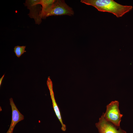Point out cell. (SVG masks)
<instances>
[{
  "instance_id": "obj_10",
  "label": "cell",
  "mask_w": 133,
  "mask_h": 133,
  "mask_svg": "<svg viewBox=\"0 0 133 133\" xmlns=\"http://www.w3.org/2000/svg\"><path fill=\"white\" fill-rule=\"evenodd\" d=\"M4 75H5V74H4L0 79V86L1 85L2 81L3 80V78L4 77Z\"/></svg>"
},
{
  "instance_id": "obj_9",
  "label": "cell",
  "mask_w": 133,
  "mask_h": 133,
  "mask_svg": "<svg viewBox=\"0 0 133 133\" xmlns=\"http://www.w3.org/2000/svg\"><path fill=\"white\" fill-rule=\"evenodd\" d=\"M26 46H17L15 47L14 51L16 55L18 57H19L26 51L25 50Z\"/></svg>"
},
{
  "instance_id": "obj_4",
  "label": "cell",
  "mask_w": 133,
  "mask_h": 133,
  "mask_svg": "<svg viewBox=\"0 0 133 133\" xmlns=\"http://www.w3.org/2000/svg\"><path fill=\"white\" fill-rule=\"evenodd\" d=\"M95 125L99 133H126L120 127L118 130V128L116 127L107 121L104 117V113L99 118V121Z\"/></svg>"
},
{
  "instance_id": "obj_3",
  "label": "cell",
  "mask_w": 133,
  "mask_h": 133,
  "mask_svg": "<svg viewBox=\"0 0 133 133\" xmlns=\"http://www.w3.org/2000/svg\"><path fill=\"white\" fill-rule=\"evenodd\" d=\"M72 9L68 5L64 0H55L45 18L52 16L67 15L72 16L74 14Z\"/></svg>"
},
{
  "instance_id": "obj_5",
  "label": "cell",
  "mask_w": 133,
  "mask_h": 133,
  "mask_svg": "<svg viewBox=\"0 0 133 133\" xmlns=\"http://www.w3.org/2000/svg\"><path fill=\"white\" fill-rule=\"evenodd\" d=\"M40 0H26L25 5L30 10V12L28 15L31 18H33L36 24H40L41 21V18L40 16L41 11H39L38 6Z\"/></svg>"
},
{
  "instance_id": "obj_2",
  "label": "cell",
  "mask_w": 133,
  "mask_h": 133,
  "mask_svg": "<svg viewBox=\"0 0 133 133\" xmlns=\"http://www.w3.org/2000/svg\"><path fill=\"white\" fill-rule=\"evenodd\" d=\"M119 102L117 101H112L106 106V110L104 113L105 118L118 128L123 115L120 113L119 109Z\"/></svg>"
},
{
  "instance_id": "obj_1",
  "label": "cell",
  "mask_w": 133,
  "mask_h": 133,
  "mask_svg": "<svg viewBox=\"0 0 133 133\" xmlns=\"http://www.w3.org/2000/svg\"><path fill=\"white\" fill-rule=\"evenodd\" d=\"M81 1L94 6L99 11L111 13L117 17L122 16L133 8L132 6L121 5L113 0H82Z\"/></svg>"
},
{
  "instance_id": "obj_7",
  "label": "cell",
  "mask_w": 133,
  "mask_h": 133,
  "mask_svg": "<svg viewBox=\"0 0 133 133\" xmlns=\"http://www.w3.org/2000/svg\"><path fill=\"white\" fill-rule=\"evenodd\" d=\"M47 86L50 91V95L52 100V105L54 110L56 116L62 125V130L64 131H66V125L63 123L62 118L61 112L56 102L53 90V84L52 81L49 77L47 81Z\"/></svg>"
},
{
  "instance_id": "obj_6",
  "label": "cell",
  "mask_w": 133,
  "mask_h": 133,
  "mask_svg": "<svg viewBox=\"0 0 133 133\" xmlns=\"http://www.w3.org/2000/svg\"><path fill=\"white\" fill-rule=\"evenodd\" d=\"M9 100L12 110V118L10 127L6 133H13L15 126L18 122L24 119V116L18 110L13 99L11 98Z\"/></svg>"
},
{
  "instance_id": "obj_8",
  "label": "cell",
  "mask_w": 133,
  "mask_h": 133,
  "mask_svg": "<svg viewBox=\"0 0 133 133\" xmlns=\"http://www.w3.org/2000/svg\"><path fill=\"white\" fill-rule=\"evenodd\" d=\"M54 0H40L39 4L42 6L40 16L42 18H45L46 15L50 10L55 1Z\"/></svg>"
}]
</instances>
